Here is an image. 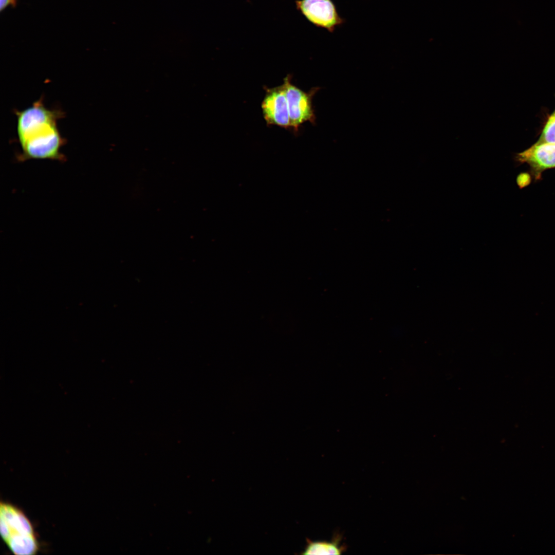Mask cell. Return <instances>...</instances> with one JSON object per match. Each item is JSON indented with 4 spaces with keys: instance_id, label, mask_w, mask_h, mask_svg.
I'll return each mask as SVG.
<instances>
[{
    "instance_id": "1",
    "label": "cell",
    "mask_w": 555,
    "mask_h": 555,
    "mask_svg": "<svg viewBox=\"0 0 555 555\" xmlns=\"http://www.w3.org/2000/svg\"><path fill=\"white\" fill-rule=\"evenodd\" d=\"M16 131L23 159L62 160L65 143L58 128L62 111L46 107L42 99L22 110H15Z\"/></svg>"
},
{
    "instance_id": "2",
    "label": "cell",
    "mask_w": 555,
    "mask_h": 555,
    "mask_svg": "<svg viewBox=\"0 0 555 555\" xmlns=\"http://www.w3.org/2000/svg\"><path fill=\"white\" fill-rule=\"evenodd\" d=\"M1 535L12 551L24 549L36 540L31 523L16 507L1 503L0 508Z\"/></svg>"
},
{
    "instance_id": "3",
    "label": "cell",
    "mask_w": 555,
    "mask_h": 555,
    "mask_svg": "<svg viewBox=\"0 0 555 555\" xmlns=\"http://www.w3.org/2000/svg\"><path fill=\"white\" fill-rule=\"evenodd\" d=\"M283 83L285 86L291 128L297 132L299 127L306 122L314 124L316 116L312 98L319 88L313 87L305 92L292 83L290 74L284 78Z\"/></svg>"
},
{
    "instance_id": "4",
    "label": "cell",
    "mask_w": 555,
    "mask_h": 555,
    "mask_svg": "<svg viewBox=\"0 0 555 555\" xmlns=\"http://www.w3.org/2000/svg\"><path fill=\"white\" fill-rule=\"evenodd\" d=\"M297 9L315 26L333 33L345 23L332 0H297Z\"/></svg>"
},
{
    "instance_id": "5",
    "label": "cell",
    "mask_w": 555,
    "mask_h": 555,
    "mask_svg": "<svg viewBox=\"0 0 555 555\" xmlns=\"http://www.w3.org/2000/svg\"><path fill=\"white\" fill-rule=\"evenodd\" d=\"M264 89L261 108L267 124L291 128L284 84L272 88L264 87Z\"/></svg>"
},
{
    "instance_id": "6",
    "label": "cell",
    "mask_w": 555,
    "mask_h": 555,
    "mask_svg": "<svg viewBox=\"0 0 555 555\" xmlns=\"http://www.w3.org/2000/svg\"><path fill=\"white\" fill-rule=\"evenodd\" d=\"M515 159L528 164L535 177L539 178L544 171L555 168V144L536 142L517 154Z\"/></svg>"
},
{
    "instance_id": "7",
    "label": "cell",
    "mask_w": 555,
    "mask_h": 555,
    "mask_svg": "<svg viewBox=\"0 0 555 555\" xmlns=\"http://www.w3.org/2000/svg\"><path fill=\"white\" fill-rule=\"evenodd\" d=\"M342 547L339 546L338 538L331 542L308 541L303 554H340Z\"/></svg>"
},
{
    "instance_id": "8",
    "label": "cell",
    "mask_w": 555,
    "mask_h": 555,
    "mask_svg": "<svg viewBox=\"0 0 555 555\" xmlns=\"http://www.w3.org/2000/svg\"><path fill=\"white\" fill-rule=\"evenodd\" d=\"M537 142L555 144V111L548 118Z\"/></svg>"
},
{
    "instance_id": "9",
    "label": "cell",
    "mask_w": 555,
    "mask_h": 555,
    "mask_svg": "<svg viewBox=\"0 0 555 555\" xmlns=\"http://www.w3.org/2000/svg\"><path fill=\"white\" fill-rule=\"evenodd\" d=\"M17 2V0H0V11L2 12L9 6L16 7Z\"/></svg>"
}]
</instances>
